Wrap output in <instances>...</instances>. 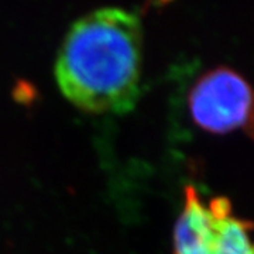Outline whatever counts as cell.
Instances as JSON below:
<instances>
[{
  "label": "cell",
  "mask_w": 254,
  "mask_h": 254,
  "mask_svg": "<svg viewBox=\"0 0 254 254\" xmlns=\"http://www.w3.org/2000/svg\"><path fill=\"white\" fill-rule=\"evenodd\" d=\"M192 120L216 134L250 130L253 120V93L236 71L219 66L203 73L190 92Z\"/></svg>",
  "instance_id": "3"
},
{
  "label": "cell",
  "mask_w": 254,
  "mask_h": 254,
  "mask_svg": "<svg viewBox=\"0 0 254 254\" xmlns=\"http://www.w3.org/2000/svg\"><path fill=\"white\" fill-rule=\"evenodd\" d=\"M250 230L252 223L235 215L229 198L203 199L187 185L174 229L175 254H254Z\"/></svg>",
  "instance_id": "2"
},
{
  "label": "cell",
  "mask_w": 254,
  "mask_h": 254,
  "mask_svg": "<svg viewBox=\"0 0 254 254\" xmlns=\"http://www.w3.org/2000/svg\"><path fill=\"white\" fill-rule=\"evenodd\" d=\"M143 26L134 13L102 7L76 20L55 61L60 91L89 113H125L140 96Z\"/></svg>",
  "instance_id": "1"
}]
</instances>
